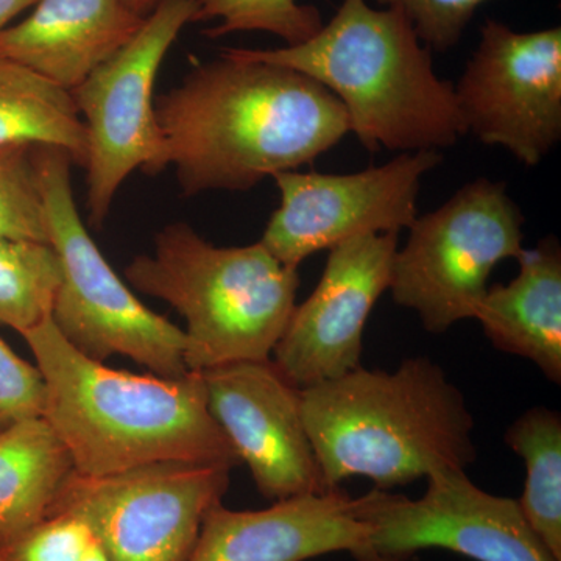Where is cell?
Here are the masks:
<instances>
[{
	"label": "cell",
	"instance_id": "1",
	"mask_svg": "<svg viewBox=\"0 0 561 561\" xmlns=\"http://www.w3.org/2000/svg\"><path fill=\"white\" fill-rule=\"evenodd\" d=\"M162 169L186 197L249 191L295 171L350 133L341 101L298 70L249 60L234 49L197 66L154 101Z\"/></svg>",
	"mask_w": 561,
	"mask_h": 561
},
{
	"label": "cell",
	"instance_id": "2",
	"mask_svg": "<svg viewBox=\"0 0 561 561\" xmlns=\"http://www.w3.org/2000/svg\"><path fill=\"white\" fill-rule=\"evenodd\" d=\"M24 341L46 383L43 416L77 474L108 476L160 461L241 465L213 419L201 373L140 376L90 359L46 319Z\"/></svg>",
	"mask_w": 561,
	"mask_h": 561
},
{
	"label": "cell",
	"instance_id": "3",
	"mask_svg": "<svg viewBox=\"0 0 561 561\" xmlns=\"http://www.w3.org/2000/svg\"><path fill=\"white\" fill-rule=\"evenodd\" d=\"M301 408L328 490L365 478L391 491L478 459L467 400L430 357H408L393 371L360 365L302 389Z\"/></svg>",
	"mask_w": 561,
	"mask_h": 561
},
{
	"label": "cell",
	"instance_id": "4",
	"mask_svg": "<svg viewBox=\"0 0 561 561\" xmlns=\"http://www.w3.org/2000/svg\"><path fill=\"white\" fill-rule=\"evenodd\" d=\"M234 50L319 81L341 101L350 131L368 151H437L468 135L454 84L437 76L432 50L400 10L342 0L305 43Z\"/></svg>",
	"mask_w": 561,
	"mask_h": 561
},
{
	"label": "cell",
	"instance_id": "5",
	"mask_svg": "<svg viewBox=\"0 0 561 561\" xmlns=\"http://www.w3.org/2000/svg\"><path fill=\"white\" fill-rule=\"evenodd\" d=\"M125 276L186 320L184 362L195 373L271 359L300 287L298 268L261 242L213 245L183 221L158 232L154 253L136 256Z\"/></svg>",
	"mask_w": 561,
	"mask_h": 561
},
{
	"label": "cell",
	"instance_id": "6",
	"mask_svg": "<svg viewBox=\"0 0 561 561\" xmlns=\"http://www.w3.org/2000/svg\"><path fill=\"white\" fill-rule=\"evenodd\" d=\"M33 160L61 268L50 311L55 328L90 359L105 362L121 354L161 378H184L190 373L186 334L144 306L92 241L73 201L69 154L35 147Z\"/></svg>",
	"mask_w": 561,
	"mask_h": 561
},
{
	"label": "cell",
	"instance_id": "7",
	"mask_svg": "<svg viewBox=\"0 0 561 561\" xmlns=\"http://www.w3.org/2000/svg\"><path fill=\"white\" fill-rule=\"evenodd\" d=\"M523 210L507 184L478 179L440 208L416 217L391 262L389 290L424 330L443 334L474 319L494 267L524 251Z\"/></svg>",
	"mask_w": 561,
	"mask_h": 561
},
{
	"label": "cell",
	"instance_id": "8",
	"mask_svg": "<svg viewBox=\"0 0 561 561\" xmlns=\"http://www.w3.org/2000/svg\"><path fill=\"white\" fill-rule=\"evenodd\" d=\"M195 16V0H161L138 33L70 91L88 133L87 208L94 228L105 224L117 191L136 169L147 175L164 171L154 81Z\"/></svg>",
	"mask_w": 561,
	"mask_h": 561
},
{
	"label": "cell",
	"instance_id": "9",
	"mask_svg": "<svg viewBox=\"0 0 561 561\" xmlns=\"http://www.w3.org/2000/svg\"><path fill=\"white\" fill-rule=\"evenodd\" d=\"M231 468L160 461L108 476L73 472L50 513L87 524L111 561H186Z\"/></svg>",
	"mask_w": 561,
	"mask_h": 561
},
{
	"label": "cell",
	"instance_id": "10",
	"mask_svg": "<svg viewBox=\"0 0 561 561\" xmlns=\"http://www.w3.org/2000/svg\"><path fill=\"white\" fill-rule=\"evenodd\" d=\"M426 481L420 500L378 489L354 497L357 516L370 529L365 561H408L427 549L474 561H557L518 501L482 490L467 470L437 472Z\"/></svg>",
	"mask_w": 561,
	"mask_h": 561
},
{
	"label": "cell",
	"instance_id": "11",
	"mask_svg": "<svg viewBox=\"0 0 561 561\" xmlns=\"http://www.w3.org/2000/svg\"><path fill=\"white\" fill-rule=\"evenodd\" d=\"M454 90L467 133L540 164L561 139V27L516 32L486 20Z\"/></svg>",
	"mask_w": 561,
	"mask_h": 561
},
{
	"label": "cell",
	"instance_id": "12",
	"mask_svg": "<svg viewBox=\"0 0 561 561\" xmlns=\"http://www.w3.org/2000/svg\"><path fill=\"white\" fill-rule=\"evenodd\" d=\"M442 161L438 151L423 150L343 175L276 173L279 208L260 242L276 260L298 268L317 251L357 236L409 230L419 217L421 180Z\"/></svg>",
	"mask_w": 561,
	"mask_h": 561
},
{
	"label": "cell",
	"instance_id": "13",
	"mask_svg": "<svg viewBox=\"0 0 561 561\" xmlns=\"http://www.w3.org/2000/svg\"><path fill=\"white\" fill-rule=\"evenodd\" d=\"M398 232L364 234L330 250L308 300L295 306L273 348V364L298 389L334 381L360 367L364 331L389 290Z\"/></svg>",
	"mask_w": 561,
	"mask_h": 561
},
{
	"label": "cell",
	"instance_id": "14",
	"mask_svg": "<svg viewBox=\"0 0 561 561\" xmlns=\"http://www.w3.org/2000/svg\"><path fill=\"white\" fill-rule=\"evenodd\" d=\"M201 375L210 415L262 496L276 502L330 491L306 431L301 389L272 359L219 365Z\"/></svg>",
	"mask_w": 561,
	"mask_h": 561
},
{
	"label": "cell",
	"instance_id": "15",
	"mask_svg": "<svg viewBox=\"0 0 561 561\" xmlns=\"http://www.w3.org/2000/svg\"><path fill=\"white\" fill-rule=\"evenodd\" d=\"M368 534L356 500L341 486L262 511H230L219 502L206 513L186 561H309L337 552L365 561Z\"/></svg>",
	"mask_w": 561,
	"mask_h": 561
},
{
	"label": "cell",
	"instance_id": "16",
	"mask_svg": "<svg viewBox=\"0 0 561 561\" xmlns=\"http://www.w3.org/2000/svg\"><path fill=\"white\" fill-rule=\"evenodd\" d=\"M125 0H38L20 24L0 32V57L72 91L138 33Z\"/></svg>",
	"mask_w": 561,
	"mask_h": 561
},
{
	"label": "cell",
	"instance_id": "17",
	"mask_svg": "<svg viewBox=\"0 0 561 561\" xmlns=\"http://www.w3.org/2000/svg\"><path fill=\"white\" fill-rule=\"evenodd\" d=\"M519 272L507 284H493L474 320L491 345L537 365L549 381L561 383V250L545 239L524 249Z\"/></svg>",
	"mask_w": 561,
	"mask_h": 561
},
{
	"label": "cell",
	"instance_id": "18",
	"mask_svg": "<svg viewBox=\"0 0 561 561\" xmlns=\"http://www.w3.org/2000/svg\"><path fill=\"white\" fill-rule=\"evenodd\" d=\"M73 472L68 448L44 416L0 430V548L49 516Z\"/></svg>",
	"mask_w": 561,
	"mask_h": 561
},
{
	"label": "cell",
	"instance_id": "19",
	"mask_svg": "<svg viewBox=\"0 0 561 561\" xmlns=\"http://www.w3.org/2000/svg\"><path fill=\"white\" fill-rule=\"evenodd\" d=\"M51 147L87 168L88 133L72 92L0 57V149Z\"/></svg>",
	"mask_w": 561,
	"mask_h": 561
},
{
	"label": "cell",
	"instance_id": "20",
	"mask_svg": "<svg viewBox=\"0 0 561 561\" xmlns=\"http://www.w3.org/2000/svg\"><path fill=\"white\" fill-rule=\"evenodd\" d=\"M504 442L526 467L518 504L524 518L553 559L561 561V416L549 408H531L518 416Z\"/></svg>",
	"mask_w": 561,
	"mask_h": 561
},
{
	"label": "cell",
	"instance_id": "21",
	"mask_svg": "<svg viewBox=\"0 0 561 561\" xmlns=\"http://www.w3.org/2000/svg\"><path fill=\"white\" fill-rule=\"evenodd\" d=\"M60 283L50 243L0 236V327L24 335L49 319Z\"/></svg>",
	"mask_w": 561,
	"mask_h": 561
},
{
	"label": "cell",
	"instance_id": "22",
	"mask_svg": "<svg viewBox=\"0 0 561 561\" xmlns=\"http://www.w3.org/2000/svg\"><path fill=\"white\" fill-rule=\"evenodd\" d=\"M195 22L217 21L205 31L209 38L238 32L271 33L286 46L312 38L324 24L320 10L298 0H195Z\"/></svg>",
	"mask_w": 561,
	"mask_h": 561
},
{
	"label": "cell",
	"instance_id": "23",
	"mask_svg": "<svg viewBox=\"0 0 561 561\" xmlns=\"http://www.w3.org/2000/svg\"><path fill=\"white\" fill-rule=\"evenodd\" d=\"M33 149H0V236L50 243Z\"/></svg>",
	"mask_w": 561,
	"mask_h": 561
},
{
	"label": "cell",
	"instance_id": "24",
	"mask_svg": "<svg viewBox=\"0 0 561 561\" xmlns=\"http://www.w3.org/2000/svg\"><path fill=\"white\" fill-rule=\"evenodd\" d=\"M0 561H111L101 542L77 516L51 513L0 548Z\"/></svg>",
	"mask_w": 561,
	"mask_h": 561
},
{
	"label": "cell",
	"instance_id": "25",
	"mask_svg": "<svg viewBox=\"0 0 561 561\" xmlns=\"http://www.w3.org/2000/svg\"><path fill=\"white\" fill-rule=\"evenodd\" d=\"M383 9L400 10L421 43L430 50L448 51L456 47L474 18L490 0H375Z\"/></svg>",
	"mask_w": 561,
	"mask_h": 561
},
{
	"label": "cell",
	"instance_id": "26",
	"mask_svg": "<svg viewBox=\"0 0 561 561\" xmlns=\"http://www.w3.org/2000/svg\"><path fill=\"white\" fill-rule=\"evenodd\" d=\"M46 383L36 365L21 359L0 339V430L18 421L43 416Z\"/></svg>",
	"mask_w": 561,
	"mask_h": 561
},
{
	"label": "cell",
	"instance_id": "27",
	"mask_svg": "<svg viewBox=\"0 0 561 561\" xmlns=\"http://www.w3.org/2000/svg\"><path fill=\"white\" fill-rule=\"evenodd\" d=\"M38 0H0V32L5 31L18 14L32 9Z\"/></svg>",
	"mask_w": 561,
	"mask_h": 561
},
{
	"label": "cell",
	"instance_id": "28",
	"mask_svg": "<svg viewBox=\"0 0 561 561\" xmlns=\"http://www.w3.org/2000/svg\"><path fill=\"white\" fill-rule=\"evenodd\" d=\"M161 0H125L130 10L135 11L136 14H139L140 18H147L157 9L158 3Z\"/></svg>",
	"mask_w": 561,
	"mask_h": 561
}]
</instances>
